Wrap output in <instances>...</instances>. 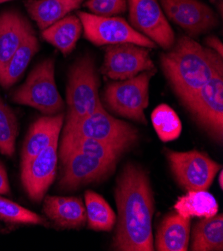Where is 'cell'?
Returning a JSON list of instances; mask_svg holds the SVG:
<instances>
[{
	"mask_svg": "<svg viewBox=\"0 0 223 251\" xmlns=\"http://www.w3.org/2000/svg\"><path fill=\"white\" fill-rule=\"evenodd\" d=\"M31 29L28 20L17 11L0 14V75Z\"/></svg>",
	"mask_w": 223,
	"mask_h": 251,
	"instance_id": "2e32d148",
	"label": "cell"
},
{
	"mask_svg": "<svg viewBox=\"0 0 223 251\" xmlns=\"http://www.w3.org/2000/svg\"><path fill=\"white\" fill-rule=\"evenodd\" d=\"M155 72L153 68L108 84L102 92L101 102L119 116L146 124L144 110L149 103V83Z\"/></svg>",
	"mask_w": 223,
	"mask_h": 251,
	"instance_id": "5b68a950",
	"label": "cell"
},
{
	"mask_svg": "<svg viewBox=\"0 0 223 251\" xmlns=\"http://www.w3.org/2000/svg\"><path fill=\"white\" fill-rule=\"evenodd\" d=\"M190 237V219L180 214H168L157 230L155 245L159 251H186Z\"/></svg>",
	"mask_w": 223,
	"mask_h": 251,
	"instance_id": "ac0fdd59",
	"label": "cell"
},
{
	"mask_svg": "<svg viewBox=\"0 0 223 251\" xmlns=\"http://www.w3.org/2000/svg\"><path fill=\"white\" fill-rule=\"evenodd\" d=\"M166 156L176 181L187 191L207 190L221 170L220 164L197 150L186 152L166 150Z\"/></svg>",
	"mask_w": 223,
	"mask_h": 251,
	"instance_id": "9c48e42d",
	"label": "cell"
},
{
	"mask_svg": "<svg viewBox=\"0 0 223 251\" xmlns=\"http://www.w3.org/2000/svg\"><path fill=\"white\" fill-rule=\"evenodd\" d=\"M154 68L149 50L132 43L109 45L100 71L112 80H125Z\"/></svg>",
	"mask_w": 223,
	"mask_h": 251,
	"instance_id": "8fae6325",
	"label": "cell"
},
{
	"mask_svg": "<svg viewBox=\"0 0 223 251\" xmlns=\"http://www.w3.org/2000/svg\"><path fill=\"white\" fill-rule=\"evenodd\" d=\"M84 0H28L25 7L40 30L77 9Z\"/></svg>",
	"mask_w": 223,
	"mask_h": 251,
	"instance_id": "d6986e66",
	"label": "cell"
},
{
	"mask_svg": "<svg viewBox=\"0 0 223 251\" xmlns=\"http://www.w3.org/2000/svg\"><path fill=\"white\" fill-rule=\"evenodd\" d=\"M175 211L185 218H207L218 212V203L207 190H189L177 199Z\"/></svg>",
	"mask_w": 223,
	"mask_h": 251,
	"instance_id": "cb8c5ba5",
	"label": "cell"
},
{
	"mask_svg": "<svg viewBox=\"0 0 223 251\" xmlns=\"http://www.w3.org/2000/svg\"><path fill=\"white\" fill-rule=\"evenodd\" d=\"M206 44L208 46V48H210L211 50H213L214 52H216L218 55L222 56L223 55V46H222V42L215 36H211L206 38Z\"/></svg>",
	"mask_w": 223,
	"mask_h": 251,
	"instance_id": "4dcf8cb0",
	"label": "cell"
},
{
	"mask_svg": "<svg viewBox=\"0 0 223 251\" xmlns=\"http://www.w3.org/2000/svg\"><path fill=\"white\" fill-rule=\"evenodd\" d=\"M160 64L169 85L184 106L216 72L223 70L222 56L190 36H181L161 54Z\"/></svg>",
	"mask_w": 223,
	"mask_h": 251,
	"instance_id": "7a4b0ae2",
	"label": "cell"
},
{
	"mask_svg": "<svg viewBox=\"0 0 223 251\" xmlns=\"http://www.w3.org/2000/svg\"><path fill=\"white\" fill-rule=\"evenodd\" d=\"M100 78L90 56L79 58L68 71L66 122L73 123L92 114L103 106L99 97Z\"/></svg>",
	"mask_w": 223,
	"mask_h": 251,
	"instance_id": "3957f363",
	"label": "cell"
},
{
	"mask_svg": "<svg viewBox=\"0 0 223 251\" xmlns=\"http://www.w3.org/2000/svg\"><path fill=\"white\" fill-rule=\"evenodd\" d=\"M82 152L90 156L117 162L119 158L128 151L121 146L105 143L91 138H74L62 139L59 147V157L63 162L72 152Z\"/></svg>",
	"mask_w": 223,
	"mask_h": 251,
	"instance_id": "ffe728a7",
	"label": "cell"
},
{
	"mask_svg": "<svg viewBox=\"0 0 223 251\" xmlns=\"http://www.w3.org/2000/svg\"><path fill=\"white\" fill-rule=\"evenodd\" d=\"M84 36L95 45H115L132 43L146 48H155L156 44L135 30L121 17L99 16L83 11L78 12Z\"/></svg>",
	"mask_w": 223,
	"mask_h": 251,
	"instance_id": "52a82bcc",
	"label": "cell"
},
{
	"mask_svg": "<svg viewBox=\"0 0 223 251\" xmlns=\"http://www.w3.org/2000/svg\"><path fill=\"white\" fill-rule=\"evenodd\" d=\"M59 137L33 157L28 163L21 166V180L27 195L34 202L43 199L56 175L57 148Z\"/></svg>",
	"mask_w": 223,
	"mask_h": 251,
	"instance_id": "5bb4252c",
	"label": "cell"
},
{
	"mask_svg": "<svg viewBox=\"0 0 223 251\" xmlns=\"http://www.w3.org/2000/svg\"><path fill=\"white\" fill-rule=\"evenodd\" d=\"M46 216L63 228H79L86 223V210L78 197L46 196L43 203Z\"/></svg>",
	"mask_w": 223,
	"mask_h": 251,
	"instance_id": "e0dca14e",
	"label": "cell"
},
{
	"mask_svg": "<svg viewBox=\"0 0 223 251\" xmlns=\"http://www.w3.org/2000/svg\"><path fill=\"white\" fill-rule=\"evenodd\" d=\"M18 128L15 113L0 97V153L8 157L13 156Z\"/></svg>",
	"mask_w": 223,
	"mask_h": 251,
	"instance_id": "4316f807",
	"label": "cell"
},
{
	"mask_svg": "<svg viewBox=\"0 0 223 251\" xmlns=\"http://www.w3.org/2000/svg\"><path fill=\"white\" fill-rule=\"evenodd\" d=\"M223 172H222V170H220L219 171V176H218V183H219V186H220V188H222L223 187Z\"/></svg>",
	"mask_w": 223,
	"mask_h": 251,
	"instance_id": "1f68e13d",
	"label": "cell"
},
{
	"mask_svg": "<svg viewBox=\"0 0 223 251\" xmlns=\"http://www.w3.org/2000/svg\"><path fill=\"white\" fill-rule=\"evenodd\" d=\"M0 220L17 224H47L37 213L0 196Z\"/></svg>",
	"mask_w": 223,
	"mask_h": 251,
	"instance_id": "83f0119b",
	"label": "cell"
},
{
	"mask_svg": "<svg viewBox=\"0 0 223 251\" xmlns=\"http://www.w3.org/2000/svg\"><path fill=\"white\" fill-rule=\"evenodd\" d=\"M160 3L165 16L190 37L208 32L218 24L211 7L199 0H160Z\"/></svg>",
	"mask_w": 223,
	"mask_h": 251,
	"instance_id": "7c38bea8",
	"label": "cell"
},
{
	"mask_svg": "<svg viewBox=\"0 0 223 251\" xmlns=\"http://www.w3.org/2000/svg\"><path fill=\"white\" fill-rule=\"evenodd\" d=\"M74 138H91L129 150L137 143L139 135L131 124L111 116L102 107L80 120L65 124L62 139Z\"/></svg>",
	"mask_w": 223,
	"mask_h": 251,
	"instance_id": "277c9868",
	"label": "cell"
},
{
	"mask_svg": "<svg viewBox=\"0 0 223 251\" xmlns=\"http://www.w3.org/2000/svg\"><path fill=\"white\" fill-rule=\"evenodd\" d=\"M10 186L8 181L7 172L3 163L0 161V194H9Z\"/></svg>",
	"mask_w": 223,
	"mask_h": 251,
	"instance_id": "f546056e",
	"label": "cell"
},
{
	"mask_svg": "<svg viewBox=\"0 0 223 251\" xmlns=\"http://www.w3.org/2000/svg\"><path fill=\"white\" fill-rule=\"evenodd\" d=\"M11 97L15 103L33 107L46 115L61 113L64 101L55 83L54 60L48 58L39 63Z\"/></svg>",
	"mask_w": 223,
	"mask_h": 251,
	"instance_id": "8992f818",
	"label": "cell"
},
{
	"mask_svg": "<svg viewBox=\"0 0 223 251\" xmlns=\"http://www.w3.org/2000/svg\"><path fill=\"white\" fill-rule=\"evenodd\" d=\"M131 26L165 50L175 43V35L158 0H126Z\"/></svg>",
	"mask_w": 223,
	"mask_h": 251,
	"instance_id": "30bf717a",
	"label": "cell"
},
{
	"mask_svg": "<svg viewBox=\"0 0 223 251\" xmlns=\"http://www.w3.org/2000/svg\"><path fill=\"white\" fill-rule=\"evenodd\" d=\"M63 122L64 114L59 113L40 117L31 125L23 143L21 166L28 163L59 137Z\"/></svg>",
	"mask_w": 223,
	"mask_h": 251,
	"instance_id": "9a60e30c",
	"label": "cell"
},
{
	"mask_svg": "<svg viewBox=\"0 0 223 251\" xmlns=\"http://www.w3.org/2000/svg\"><path fill=\"white\" fill-rule=\"evenodd\" d=\"M82 32L80 19L75 15H66L42 30V38L52 44L63 54L70 53Z\"/></svg>",
	"mask_w": 223,
	"mask_h": 251,
	"instance_id": "44dd1931",
	"label": "cell"
},
{
	"mask_svg": "<svg viewBox=\"0 0 223 251\" xmlns=\"http://www.w3.org/2000/svg\"><path fill=\"white\" fill-rule=\"evenodd\" d=\"M39 50V43L34 30L31 29L25 39L20 44L7 62L3 72L0 75V85L9 88L15 84L26 70L32 57Z\"/></svg>",
	"mask_w": 223,
	"mask_h": 251,
	"instance_id": "7402d4cb",
	"label": "cell"
},
{
	"mask_svg": "<svg viewBox=\"0 0 223 251\" xmlns=\"http://www.w3.org/2000/svg\"><path fill=\"white\" fill-rule=\"evenodd\" d=\"M118 216L113 250L152 251L154 197L147 172L128 163L118 176L115 188Z\"/></svg>",
	"mask_w": 223,
	"mask_h": 251,
	"instance_id": "6da1fadb",
	"label": "cell"
},
{
	"mask_svg": "<svg viewBox=\"0 0 223 251\" xmlns=\"http://www.w3.org/2000/svg\"><path fill=\"white\" fill-rule=\"evenodd\" d=\"M191 249L193 251L223 250V215L202 218L193 229Z\"/></svg>",
	"mask_w": 223,
	"mask_h": 251,
	"instance_id": "603a6c76",
	"label": "cell"
},
{
	"mask_svg": "<svg viewBox=\"0 0 223 251\" xmlns=\"http://www.w3.org/2000/svg\"><path fill=\"white\" fill-rule=\"evenodd\" d=\"M62 163L64 168L59 187L62 190L71 191L107 178L114 171L117 162L102 160L75 151Z\"/></svg>",
	"mask_w": 223,
	"mask_h": 251,
	"instance_id": "4fadbf2b",
	"label": "cell"
},
{
	"mask_svg": "<svg viewBox=\"0 0 223 251\" xmlns=\"http://www.w3.org/2000/svg\"><path fill=\"white\" fill-rule=\"evenodd\" d=\"M8 1H12V0H0V4L5 3V2H8Z\"/></svg>",
	"mask_w": 223,
	"mask_h": 251,
	"instance_id": "d6a6232c",
	"label": "cell"
},
{
	"mask_svg": "<svg viewBox=\"0 0 223 251\" xmlns=\"http://www.w3.org/2000/svg\"><path fill=\"white\" fill-rule=\"evenodd\" d=\"M194 120L216 142L223 137V70L198 91L185 106Z\"/></svg>",
	"mask_w": 223,
	"mask_h": 251,
	"instance_id": "ba28073f",
	"label": "cell"
},
{
	"mask_svg": "<svg viewBox=\"0 0 223 251\" xmlns=\"http://www.w3.org/2000/svg\"><path fill=\"white\" fill-rule=\"evenodd\" d=\"M151 121L158 137L164 142L177 139L181 133L182 124L178 115L166 104H160L152 111Z\"/></svg>",
	"mask_w": 223,
	"mask_h": 251,
	"instance_id": "484cf974",
	"label": "cell"
},
{
	"mask_svg": "<svg viewBox=\"0 0 223 251\" xmlns=\"http://www.w3.org/2000/svg\"><path fill=\"white\" fill-rule=\"evenodd\" d=\"M85 7L92 14L99 16H113L123 13L127 8L126 0H88Z\"/></svg>",
	"mask_w": 223,
	"mask_h": 251,
	"instance_id": "f1b7e54d",
	"label": "cell"
},
{
	"mask_svg": "<svg viewBox=\"0 0 223 251\" xmlns=\"http://www.w3.org/2000/svg\"><path fill=\"white\" fill-rule=\"evenodd\" d=\"M86 220L89 228L96 231H110L116 223V214L106 200L94 191L85 192Z\"/></svg>",
	"mask_w": 223,
	"mask_h": 251,
	"instance_id": "d4e9b609",
	"label": "cell"
}]
</instances>
